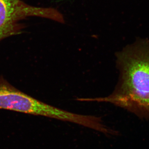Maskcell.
I'll list each match as a JSON object with an SVG mask.
<instances>
[{
	"label": "cell",
	"mask_w": 149,
	"mask_h": 149,
	"mask_svg": "<svg viewBox=\"0 0 149 149\" xmlns=\"http://www.w3.org/2000/svg\"><path fill=\"white\" fill-rule=\"evenodd\" d=\"M116 56L120 77L114 91L108 97L80 101L109 102L149 118V40H136Z\"/></svg>",
	"instance_id": "obj_1"
},
{
	"label": "cell",
	"mask_w": 149,
	"mask_h": 149,
	"mask_svg": "<svg viewBox=\"0 0 149 149\" xmlns=\"http://www.w3.org/2000/svg\"><path fill=\"white\" fill-rule=\"evenodd\" d=\"M0 109L9 110L27 114L61 120L63 110L37 100L22 92L0 77Z\"/></svg>",
	"instance_id": "obj_2"
},
{
	"label": "cell",
	"mask_w": 149,
	"mask_h": 149,
	"mask_svg": "<svg viewBox=\"0 0 149 149\" xmlns=\"http://www.w3.org/2000/svg\"><path fill=\"white\" fill-rule=\"evenodd\" d=\"M55 11L52 8L32 6L20 0H0V42L21 33L19 22L25 17H40L52 19Z\"/></svg>",
	"instance_id": "obj_3"
}]
</instances>
